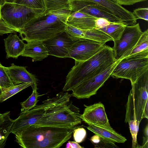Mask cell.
Instances as JSON below:
<instances>
[{
    "label": "cell",
    "instance_id": "1",
    "mask_svg": "<svg viewBox=\"0 0 148 148\" xmlns=\"http://www.w3.org/2000/svg\"><path fill=\"white\" fill-rule=\"evenodd\" d=\"M76 126L61 127L32 125L14 133L15 141L23 148H58L71 137Z\"/></svg>",
    "mask_w": 148,
    "mask_h": 148
},
{
    "label": "cell",
    "instance_id": "2",
    "mask_svg": "<svg viewBox=\"0 0 148 148\" xmlns=\"http://www.w3.org/2000/svg\"><path fill=\"white\" fill-rule=\"evenodd\" d=\"M69 10L61 9L46 12L36 16L26 23L18 32L22 40L27 42L43 41L65 31Z\"/></svg>",
    "mask_w": 148,
    "mask_h": 148
},
{
    "label": "cell",
    "instance_id": "3",
    "mask_svg": "<svg viewBox=\"0 0 148 148\" xmlns=\"http://www.w3.org/2000/svg\"><path fill=\"white\" fill-rule=\"evenodd\" d=\"M116 62L112 48L105 45L98 53L84 61L75 60L68 73L63 90L72 91L80 83L105 71Z\"/></svg>",
    "mask_w": 148,
    "mask_h": 148
},
{
    "label": "cell",
    "instance_id": "4",
    "mask_svg": "<svg viewBox=\"0 0 148 148\" xmlns=\"http://www.w3.org/2000/svg\"><path fill=\"white\" fill-rule=\"evenodd\" d=\"M131 85L126 106L125 122L133 120L140 123L143 119L148 118V71Z\"/></svg>",
    "mask_w": 148,
    "mask_h": 148
},
{
    "label": "cell",
    "instance_id": "5",
    "mask_svg": "<svg viewBox=\"0 0 148 148\" xmlns=\"http://www.w3.org/2000/svg\"><path fill=\"white\" fill-rule=\"evenodd\" d=\"M71 102V101H70ZM69 101L49 109L34 125L61 127H72L81 123L79 108Z\"/></svg>",
    "mask_w": 148,
    "mask_h": 148
},
{
    "label": "cell",
    "instance_id": "6",
    "mask_svg": "<svg viewBox=\"0 0 148 148\" xmlns=\"http://www.w3.org/2000/svg\"><path fill=\"white\" fill-rule=\"evenodd\" d=\"M72 96L68 92H61L55 96L44 100L41 104L36 105L28 111L20 114L14 120L11 133H14L34 125L39 121L50 108L57 105L69 101Z\"/></svg>",
    "mask_w": 148,
    "mask_h": 148
},
{
    "label": "cell",
    "instance_id": "7",
    "mask_svg": "<svg viewBox=\"0 0 148 148\" xmlns=\"http://www.w3.org/2000/svg\"><path fill=\"white\" fill-rule=\"evenodd\" d=\"M117 62L111 75L129 79L131 84L134 83L148 71V50L129 55Z\"/></svg>",
    "mask_w": 148,
    "mask_h": 148
},
{
    "label": "cell",
    "instance_id": "8",
    "mask_svg": "<svg viewBox=\"0 0 148 148\" xmlns=\"http://www.w3.org/2000/svg\"><path fill=\"white\" fill-rule=\"evenodd\" d=\"M45 11V10L32 8L14 3L4 2L1 6L0 14L5 22L19 30L31 19Z\"/></svg>",
    "mask_w": 148,
    "mask_h": 148
},
{
    "label": "cell",
    "instance_id": "9",
    "mask_svg": "<svg viewBox=\"0 0 148 148\" xmlns=\"http://www.w3.org/2000/svg\"><path fill=\"white\" fill-rule=\"evenodd\" d=\"M143 33L139 23L126 26L119 39L113 40L112 48L116 61L129 55Z\"/></svg>",
    "mask_w": 148,
    "mask_h": 148
},
{
    "label": "cell",
    "instance_id": "10",
    "mask_svg": "<svg viewBox=\"0 0 148 148\" xmlns=\"http://www.w3.org/2000/svg\"><path fill=\"white\" fill-rule=\"evenodd\" d=\"M118 62L106 70L84 80L72 91V96L78 99L90 98L96 94L98 90L109 78Z\"/></svg>",
    "mask_w": 148,
    "mask_h": 148
},
{
    "label": "cell",
    "instance_id": "11",
    "mask_svg": "<svg viewBox=\"0 0 148 148\" xmlns=\"http://www.w3.org/2000/svg\"><path fill=\"white\" fill-rule=\"evenodd\" d=\"M105 44L90 39L80 38L69 49L67 58L79 62L86 60L102 49Z\"/></svg>",
    "mask_w": 148,
    "mask_h": 148
},
{
    "label": "cell",
    "instance_id": "12",
    "mask_svg": "<svg viewBox=\"0 0 148 148\" xmlns=\"http://www.w3.org/2000/svg\"><path fill=\"white\" fill-rule=\"evenodd\" d=\"M71 12H80L97 18H103L111 22L122 23L110 11L94 2L85 0H70Z\"/></svg>",
    "mask_w": 148,
    "mask_h": 148
},
{
    "label": "cell",
    "instance_id": "13",
    "mask_svg": "<svg viewBox=\"0 0 148 148\" xmlns=\"http://www.w3.org/2000/svg\"><path fill=\"white\" fill-rule=\"evenodd\" d=\"M85 107L80 117L88 125H92L109 129H112L110 124L104 105L101 102Z\"/></svg>",
    "mask_w": 148,
    "mask_h": 148
},
{
    "label": "cell",
    "instance_id": "14",
    "mask_svg": "<svg viewBox=\"0 0 148 148\" xmlns=\"http://www.w3.org/2000/svg\"><path fill=\"white\" fill-rule=\"evenodd\" d=\"M76 41L73 40L64 31L52 38L42 41L49 55L66 58L69 49Z\"/></svg>",
    "mask_w": 148,
    "mask_h": 148
},
{
    "label": "cell",
    "instance_id": "15",
    "mask_svg": "<svg viewBox=\"0 0 148 148\" xmlns=\"http://www.w3.org/2000/svg\"><path fill=\"white\" fill-rule=\"evenodd\" d=\"M3 68L14 86L29 83L33 90H37V79L34 75L27 71V66H17L12 63L10 66H3Z\"/></svg>",
    "mask_w": 148,
    "mask_h": 148
},
{
    "label": "cell",
    "instance_id": "16",
    "mask_svg": "<svg viewBox=\"0 0 148 148\" xmlns=\"http://www.w3.org/2000/svg\"><path fill=\"white\" fill-rule=\"evenodd\" d=\"M92 1L105 8L120 20L125 25H132L136 23L137 19L132 12L121 5L109 0H82Z\"/></svg>",
    "mask_w": 148,
    "mask_h": 148
},
{
    "label": "cell",
    "instance_id": "17",
    "mask_svg": "<svg viewBox=\"0 0 148 148\" xmlns=\"http://www.w3.org/2000/svg\"><path fill=\"white\" fill-rule=\"evenodd\" d=\"M97 18L82 12H71L67 18L66 24L80 29L88 30L96 28L95 22Z\"/></svg>",
    "mask_w": 148,
    "mask_h": 148
},
{
    "label": "cell",
    "instance_id": "18",
    "mask_svg": "<svg viewBox=\"0 0 148 148\" xmlns=\"http://www.w3.org/2000/svg\"><path fill=\"white\" fill-rule=\"evenodd\" d=\"M4 40L7 59L10 58L17 59L22 54L26 44L16 34L10 33Z\"/></svg>",
    "mask_w": 148,
    "mask_h": 148
},
{
    "label": "cell",
    "instance_id": "19",
    "mask_svg": "<svg viewBox=\"0 0 148 148\" xmlns=\"http://www.w3.org/2000/svg\"><path fill=\"white\" fill-rule=\"evenodd\" d=\"M27 42L21 56L31 58L36 61H42L48 57L47 50L42 41L33 40Z\"/></svg>",
    "mask_w": 148,
    "mask_h": 148
},
{
    "label": "cell",
    "instance_id": "20",
    "mask_svg": "<svg viewBox=\"0 0 148 148\" xmlns=\"http://www.w3.org/2000/svg\"><path fill=\"white\" fill-rule=\"evenodd\" d=\"M87 128L95 134L114 143H123L127 140L125 137L116 132L113 129H109L92 125H88Z\"/></svg>",
    "mask_w": 148,
    "mask_h": 148
},
{
    "label": "cell",
    "instance_id": "21",
    "mask_svg": "<svg viewBox=\"0 0 148 148\" xmlns=\"http://www.w3.org/2000/svg\"><path fill=\"white\" fill-rule=\"evenodd\" d=\"M10 112L2 114L0 116V148H4L8 138L11 133L14 120L10 117Z\"/></svg>",
    "mask_w": 148,
    "mask_h": 148
},
{
    "label": "cell",
    "instance_id": "22",
    "mask_svg": "<svg viewBox=\"0 0 148 148\" xmlns=\"http://www.w3.org/2000/svg\"><path fill=\"white\" fill-rule=\"evenodd\" d=\"M126 26L122 23L110 22L108 25L98 29L107 34L114 40L119 39Z\"/></svg>",
    "mask_w": 148,
    "mask_h": 148
},
{
    "label": "cell",
    "instance_id": "23",
    "mask_svg": "<svg viewBox=\"0 0 148 148\" xmlns=\"http://www.w3.org/2000/svg\"><path fill=\"white\" fill-rule=\"evenodd\" d=\"M45 12H48L61 9L70 10V0H43Z\"/></svg>",
    "mask_w": 148,
    "mask_h": 148
},
{
    "label": "cell",
    "instance_id": "24",
    "mask_svg": "<svg viewBox=\"0 0 148 148\" xmlns=\"http://www.w3.org/2000/svg\"><path fill=\"white\" fill-rule=\"evenodd\" d=\"M29 86H30L29 83H22L15 85L2 92L0 94V103Z\"/></svg>",
    "mask_w": 148,
    "mask_h": 148
},
{
    "label": "cell",
    "instance_id": "25",
    "mask_svg": "<svg viewBox=\"0 0 148 148\" xmlns=\"http://www.w3.org/2000/svg\"><path fill=\"white\" fill-rule=\"evenodd\" d=\"M43 95H39L37 90H33L30 96L26 100L21 103V108L20 114L25 113L34 107L38 101V97Z\"/></svg>",
    "mask_w": 148,
    "mask_h": 148
},
{
    "label": "cell",
    "instance_id": "26",
    "mask_svg": "<svg viewBox=\"0 0 148 148\" xmlns=\"http://www.w3.org/2000/svg\"><path fill=\"white\" fill-rule=\"evenodd\" d=\"M147 50H148V29L143 32L129 55Z\"/></svg>",
    "mask_w": 148,
    "mask_h": 148
},
{
    "label": "cell",
    "instance_id": "27",
    "mask_svg": "<svg viewBox=\"0 0 148 148\" xmlns=\"http://www.w3.org/2000/svg\"><path fill=\"white\" fill-rule=\"evenodd\" d=\"M90 140L95 148H118V147L112 142L95 134L90 138Z\"/></svg>",
    "mask_w": 148,
    "mask_h": 148
},
{
    "label": "cell",
    "instance_id": "28",
    "mask_svg": "<svg viewBox=\"0 0 148 148\" xmlns=\"http://www.w3.org/2000/svg\"><path fill=\"white\" fill-rule=\"evenodd\" d=\"M14 86L0 63V87L2 92Z\"/></svg>",
    "mask_w": 148,
    "mask_h": 148
},
{
    "label": "cell",
    "instance_id": "29",
    "mask_svg": "<svg viewBox=\"0 0 148 148\" xmlns=\"http://www.w3.org/2000/svg\"><path fill=\"white\" fill-rule=\"evenodd\" d=\"M13 3L32 8L45 10L43 0H14Z\"/></svg>",
    "mask_w": 148,
    "mask_h": 148
},
{
    "label": "cell",
    "instance_id": "30",
    "mask_svg": "<svg viewBox=\"0 0 148 148\" xmlns=\"http://www.w3.org/2000/svg\"><path fill=\"white\" fill-rule=\"evenodd\" d=\"M128 123L132 138V147L140 148V146L138 143L137 140V135L139 130L140 123L133 120L130 121Z\"/></svg>",
    "mask_w": 148,
    "mask_h": 148
},
{
    "label": "cell",
    "instance_id": "31",
    "mask_svg": "<svg viewBox=\"0 0 148 148\" xmlns=\"http://www.w3.org/2000/svg\"><path fill=\"white\" fill-rule=\"evenodd\" d=\"M84 30L66 24L65 31L73 40L76 41L80 38H84Z\"/></svg>",
    "mask_w": 148,
    "mask_h": 148
},
{
    "label": "cell",
    "instance_id": "32",
    "mask_svg": "<svg viewBox=\"0 0 148 148\" xmlns=\"http://www.w3.org/2000/svg\"><path fill=\"white\" fill-rule=\"evenodd\" d=\"M1 0H0V35L8 33L17 32L18 30L9 26L2 19L0 14V8L1 5L3 3H1Z\"/></svg>",
    "mask_w": 148,
    "mask_h": 148
},
{
    "label": "cell",
    "instance_id": "33",
    "mask_svg": "<svg viewBox=\"0 0 148 148\" xmlns=\"http://www.w3.org/2000/svg\"><path fill=\"white\" fill-rule=\"evenodd\" d=\"M73 133L74 140L78 143L83 142L86 135V131L83 127H76L74 129Z\"/></svg>",
    "mask_w": 148,
    "mask_h": 148
},
{
    "label": "cell",
    "instance_id": "34",
    "mask_svg": "<svg viewBox=\"0 0 148 148\" xmlns=\"http://www.w3.org/2000/svg\"><path fill=\"white\" fill-rule=\"evenodd\" d=\"M132 12L137 19H143L146 21H148V8H138L134 9Z\"/></svg>",
    "mask_w": 148,
    "mask_h": 148
},
{
    "label": "cell",
    "instance_id": "35",
    "mask_svg": "<svg viewBox=\"0 0 148 148\" xmlns=\"http://www.w3.org/2000/svg\"><path fill=\"white\" fill-rule=\"evenodd\" d=\"M110 22L106 18H97L95 22L96 28L99 29L102 28L109 25Z\"/></svg>",
    "mask_w": 148,
    "mask_h": 148
},
{
    "label": "cell",
    "instance_id": "36",
    "mask_svg": "<svg viewBox=\"0 0 148 148\" xmlns=\"http://www.w3.org/2000/svg\"><path fill=\"white\" fill-rule=\"evenodd\" d=\"M147 0H116V3L120 5H130Z\"/></svg>",
    "mask_w": 148,
    "mask_h": 148
},
{
    "label": "cell",
    "instance_id": "37",
    "mask_svg": "<svg viewBox=\"0 0 148 148\" xmlns=\"http://www.w3.org/2000/svg\"><path fill=\"white\" fill-rule=\"evenodd\" d=\"M66 148H83L78 143L75 141H68L65 147Z\"/></svg>",
    "mask_w": 148,
    "mask_h": 148
},
{
    "label": "cell",
    "instance_id": "38",
    "mask_svg": "<svg viewBox=\"0 0 148 148\" xmlns=\"http://www.w3.org/2000/svg\"><path fill=\"white\" fill-rule=\"evenodd\" d=\"M148 136H146L143 137V143L140 148H148Z\"/></svg>",
    "mask_w": 148,
    "mask_h": 148
},
{
    "label": "cell",
    "instance_id": "39",
    "mask_svg": "<svg viewBox=\"0 0 148 148\" xmlns=\"http://www.w3.org/2000/svg\"><path fill=\"white\" fill-rule=\"evenodd\" d=\"M148 126L147 125L144 130V134L145 136H148Z\"/></svg>",
    "mask_w": 148,
    "mask_h": 148
},
{
    "label": "cell",
    "instance_id": "40",
    "mask_svg": "<svg viewBox=\"0 0 148 148\" xmlns=\"http://www.w3.org/2000/svg\"><path fill=\"white\" fill-rule=\"evenodd\" d=\"M4 2L8 3H13L14 0H3Z\"/></svg>",
    "mask_w": 148,
    "mask_h": 148
},
{
    "label": "cell",
    "instance_id": "41",
    "mask_svg": "<svg viewBox=\"0 0 148 148\" xmlns=\"http://www.w3.org/2000/svg\"><path fill=\"white\" fill-rule=\"evenodd\" d=\"M114 3H116V0H109Z\"/></svg>",
    "mask_w": 148,
    "mask_h": 148
},
{
    "label": "cell",
    "instance_id": "42",
    "mask_svg": "<svg viewBox=\"0 0 148 148\" xmlns=\"http://www.w3.org/2000/svg\"><path fill=\"white\" fill-rule=\"evenodd\" d=\"M2 92V90L0 87V94Z\"/></svg>",
    "mask_w": 148,
    "mask_h": 148
},
{
    "label": "cell",
    "instance_id": "43",
    "mask_svg": "<svg viewBox=\"0 0 148 148\" xmlns=\"http://www.w3.org/2000/svg\"><path fill=\"white\" fill-rule=\"evenodd\" d=\"M2 114L0 113V116Z\"/></svg>",
    "mask_w": 148,
    "mask_h": 148
}]
</instances>
